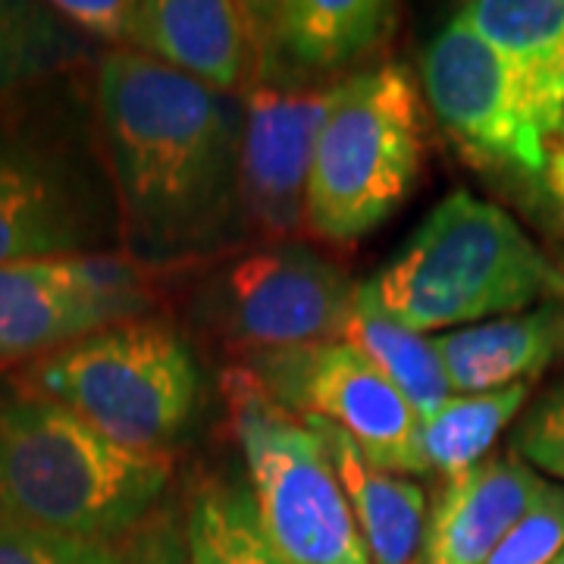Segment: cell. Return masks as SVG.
Returning a JSON list of instances; mask_svg holds the SVG:
<instances>
[{
  "instance_id": "cell-16",
  "label": "cell",
  "mask_w": 564,
  "mask_h": 564,
  "mask_svg": "<svg viewBox=\"0 0 564 564\" xmlns=\"http://www.w3.org/2000/svg\"><path fill=\"white\" fill-rule=\"evenodd\" d=\"M458 20L502 57L549 144L564 117V0H474Z\"/></svg>"
},
{
  "instance_id": "cell-4",
  "label": "cell",
  "mask_w": 564,
  "mask_h": 564,
  "mask_svg": "<svg viewBox=\"0 0 564 564\" xmlns=\"http://www.w3.org/2000/svg\"><path fill=\"white\" fill-rule=\"evenodd\" d=\"M383 304L411 329H462L562 295L564 273L511 214L455 192L373 276Z\"/></svg>"
},
{
  "instance_id": "cell-6",
  "label": "cell",
  "mask_w": 564,
  "mask_h": 564,
  "mask_svg": "<svg viewBox=\"0 0 564 564\" xmlns=\"http://www.w3.org/2000/svg\"><path fill=\"white\" fill-rule=\"evenodd\" d=\"M423 166L421 85L399 63L343 82L323 126L304 198V232L355 245L411 195Z\"/></svg>"
},
{
  "instance_id": "cell-9",
  "label": "cell",
  "mask_w": 564,
  "mask_h": 564,
  "mask_svg": "<svg viewBox=\"0 0 564 564\" xmlns=\"http://www.w3.org/2000/svg\"><path fill=\"white\" fill-rule=\"evenodd\" d=\"M245 370L282 411L299 421L333 423L377 467L408 474L417 414L355 345L317 343L248 351Z\"/></svg>"
},
{
  "instance_id": "cell-2",
  "label": "cell",
  "mask_w": 564,
  "mask_h": 564,
  "mask_svg": "<svg viewBox=\"0 0 564 564\" xmlns=\"http://www.w3.org/2000/svg\"><path fill=\"white\" fill-rule=\"evenodd\" d=\"M122 254L95 82L76 73L0 95V267Z\"/></svg>"
},
{
  "instance_id": "cell-21",
  "label": "cell",
  "mask_w": 564,
  "mask_h": 564,
  "mask_svg": "<svg viewBox=\"0 0 564 564\" xmlns=\"http://www.w3.org/2000/svg\"><path fill=\"white\" fill-rule=\"evenodd\" d=\"M98 47L79 39L39 0H0V95L98 63Z\"/></svg>"
},
{
  "instance_id": "cell-3",
  "label": "cell",
  "mask_w": 564,
  "mask_h": 564,
  "mask_svg": "<svg viewBox=\"0 0 564 564\" xmlns=\"http://www.w3.org/2000/svg\"><path fill=\"white\" fill-rule=\"evenodd\" d=\"M173 474L170 455L122 448L66 404L0 373V511L66 536L120 545Z\"/></svg>"
},
{
  "instance_id": "cell-1",
  "label": "cell",
  "mask_w": 564,
  "mask_h": 564,
  "mask_svg": "<svg viewBox=\"0 0 564 564\" xmlns=\"http://www.w3.org/2000/svg\"><path fill=\"white\" fill-rule=\"evenodd\" d=\"M91 82L122 254L148 270L242 242L245 98L129 47L101 51Z\"/></svg>"
},
{
  "instance_id": "cell-7",
  "label": "cell",
  "mask_w": 564,
  "mask_h": 564,
  "mask_svg": "<svg viewBox=\"0 0 564 564\" xmlns=\"http://www.w3.org/2000/svg\"><path fill=\"white\" fill-rule=\"evenodd\" d=\"M226 399L263 527L289 564H373L317 433L273 404L254 377L226 373Z\"/></svg>"
},
{
  "instance_id": "cell-24",
  "label": "cell",
  "mask_w": 564,
  "mask_h": 564,
  "mask_svg": "<svg viewBox=\"0 0 564 564\" xmlns=\"http://www.w3.org/2000/svg\"><path fill=\"white\" fill-rule=\"evenodd\" d=\"M564 552V486L545 484L486 564H555Z\"/></svg>"
},
{
  "instance_id": "cell-17",
  "label": "cell",
  "mask_w": 564,
  "mask_h": 564,
  "mask_svg": "<svg viewBox=\"0 0 564 564\" xmlns=\"http://www.w3.org/2000/svg\"><path fill=\"white\" fill-rule=\"evenodd\" d=\"M321 440L333 474L351 505L367 555L373 564H423L426 499L423 489L402 474H389L370 462L339 426L304 421Z\"/></svg>"
},
{
  "instance_id": "cell-8",
  "label": "cell",
  "mask_w": 564,
  "mask_h": 564,
  "mask_svg": "<svg viewBox=\"0 0 564 564\" xmlns=\"http://www.w3.org/2000/svg\"><path fill=\"white\" fill-rule=\"evenodd\" d=\"M144 267L85 254L0 267V367L39 361L104 326L151 311Z\"/></svg>"
},
{
  "instance_id": "cell-10",
  "label": "cell",
  "mask_w": 564,
  "mask_h": 564,
  "mask_svg": "<svg viewBox=\"0 0 564 564\" xmlns=\"http://www.w3.org/2000/svg\"><path fill=\"white\" fill-rule=\"evenodd\" d=\"M355 285L317 251L273 242L223 273L210 289V314L251 351L345 343Z\"/></svg>"
},
{
  "instance_id": "cell-12",
  "label": "cell",
  "mask_w": 564,
  "mask_h": 564,
  "mask_svg": "<svg viewBox=\"0 0 564 564\" xmlns=\"http://www.w3.org/2000/svg\"><path fill=\"white\" fill-rule=\"evenodd\" d=\"M343 82L326 88H254L245 95L242 207L248 232L285 242L304 229L317 141Z\"/></svg>"
},
{
  "instance_id": "cell-13",
  "label": "cell",
  "mask_w": 564,
  "mask_h": 564,
  "mask_svg": "<svg viewBox=\"0 0 564 564\" xmlns=\"http://www.w3.org/2000/svg\"><path fill=\"white\" fill-rule=\"evenodd\" d=\"M389 0H276L258 3V88H326L348 79L395 32Z\"/></svg>"
},
{
  "instance_id": "cell-5",
  "label": "cell",
  "mask_w": 564,
  "mask_h": 564,
  "mask_svg": "<svg viewBox=\"0 0 564 564\" xmlns=\"http://www.w3.org/2000/svg\"><path fill=\"white\" fill-rule=\"evenodd\" d=\"M17 373L107 440L144 455H170L202 389L180 329L148 314L104 326Z\"/></svg>"
},
{
  "instance_id": "cell-18",
  "label": "cell",
  "mask_w": 564,
  "mask_h": 564,
  "mask_svg": "<svg viewBox=\"0 0 564 564\" xmlns=\"http://www.w3.org/2000/svg\"><path fill=\"white\" fill-rule=\"evenodd\" d=\"M452 392L477 395L505 386L533 383L549 364L564 358V307L543 304L433 336Z\"/></svg>"
},
{
  "instance_id": "cell-29",
  "label": "cell",
  "mask_w": 564,
  "mask_h": 564,
  "mask_svg": "<svg viewBox=\"0 0 564 564\" xmlns=\"http://www.w3.org/2000/svg\"><path fill=\"white\" fill-rule=\"evenodd\" d=\"M555 564H564V552H562V555H558V558H555Z\"/></svg>"
},
{
  "instance_id": "cell-28",
  "label": "cell",
  "mask_w": 564,
  "mask_h": 564,
  "mask_svg": "<svg viewBox=\"0 0 564 564\" xmlns=\"http://www.w3.org/2000/svg\"><path fill=\"white\" fill-rule=\"evenodd\" d=\"M552 141H564V117H562V126H558V132L552 135Z\"/></svg>"
},
{
  "instance_id": "cell-27",
  "label": "cell",
  "mask_w": 564,
  "mask_h": 564,
  "mask_svg": "<svg viewBox=\"0 0 564 564\" xmlns=\"http://www.w3.org/2000/svg\"><path fill=\"white\" fill-rule=\"evenodd\" d=\"M545 188L555 202L564 207V141H549L545 144Z\"/></svg>"
},
{
  "instance_id": "cell-25",
  "label": "cell",
  "mask_w": 564,
  "mask_h": 564,
  "mask_svg": "<svg viewBox=\"0 0 564 564\" xmlns=\"http://www.w3.org/2000/svg\"><path fill=\"white\" fill-rule=\"evenodd\" d=\"M511 452L536 474H549L564 484V383L549 389L527 411L521 426L514 430Z\"/></svg>"
},
{
  "instance_id": "cell-22",
  "label": "cell",
  "mask_w": 564,
  "mask_h": 564,
  "mask_svg": "<svg viewBox=\"0 0 564 564\" xmlns=\"http://www.w3.org/2000/svg\"><path fill=\"white\" fill-rule=\"evenodd\" d=\"M188 564H289L263 527L254 489L232 480L204 484L185 518Z\"/></svg>"
},
{
  "instance_id": "cell-26",
  "label": "cell",
  "mask_w": 564,
  "mask_h": 564,
  "mask_svg": "<svg viewBox=\"0 0 564 564\" xmlns=\"http://www.w3.org/2000/svg\"><path fill=\"white\" fill-rule=\"evenodd\" d=\"M79 39L88 44H107V51H117L129 44L135 0H57L51 3Z\"/></svg>"
},
{
  "instance_id": "cell-11",
  "label": "cell",
  "mask_w": 564,
  "mask_h": 564,
  "mask_svg": "<svg viewBox=\"0 0 564 564\" xmlns=\"http://www.w3.org/2000/svg\"><path fill=\"white\" fill-rule=\"evenodd\" d=\"M423 95L445 132L477 166L543 180L545 139L505 61L458 17L423 54Z\"/></svg>"
},
{
  "instance_id": "cell-14",
  "label": "cell",
  "mask_w": 564,
  "mask_h": 564,
  "mask_svg": "<svg viewBox=\"0 0 564 564\" xmlns=\"http://www.w3.org/2000/svg\"><path fill=\"white\" fill-rule=\"evenodd\" d=\"M126 47L166 63L223 95L245 98L261 79L258 3L135 0Z\"/></svg>"
},
{
  "instance_id": "cell-23",
  "label": "cell",
  "mask_w": 564,
  "mask_h": 564,
  "mask_svg": "<svg viewBox=\"0 0 564 564\" xmlns=\"http://www.w3.org/2000/svg\"><path fill=\"white\" fill-rule=\"evenodd\" d=\"M0 564H126V549L54 533L0 511Z\"/></svg>"
},
{
  "instance_id": "cell-20",
  "label": "cell",
  "mask_w": 564,
  "mask_h": 564,
  "mask_svg": "<svg viewBox=\"0 0 564 564\" xmlns=\"http://www.w3.org/2000/svg\"><path fill=\"white\" fill-rule=\"evenodd\" d=\"M533 383H514L496 392L452 395L430 417H421L411 436L408 474L455 477L486 458L508 423L521 414Z\"/></svg>"
},
{
  "instance_id": "cell-15",
  "label": "cell",
  "mask_w": 564,
  "mask_h": 564,
  "mask_svg": "<svg viewBox=\"0 0 564 564\" xmlns=\"http://www.w3.org/2000/svg\"><path fill=\"white\" fill-rule=\"evenodd\" d=\"M543 486V474L514 452L445 477L426 518L423 564H486Z\"/></svg>"
},
{
  "instance_id": "cell-19",
  "label": "cell",
  "mask_w": 564,
  "mask_h": 564,
  "mask_svg": "<svg viewBox=\"0 0 564 564\" xmlns=\"http://www.w3.org/2000/svg\"><path fill=\"white\" fill-rule=\"evenodd\" d=\"M345 343L355 345L380 370V377L402 395L417 421L430 417L455 395L433 336L404 326L386 307L373 280L355 285Z\"/></svg>"
}]
</instances>
